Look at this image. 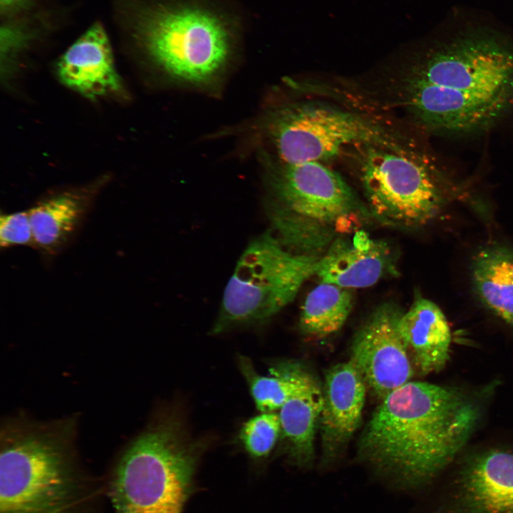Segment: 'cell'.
I'll list each match as a JSON object with an SVG mask.
<instances>
[{"mask_svg": "<svg viewBox=\"0 0 513 513\" xmlns=\"http://www.w3.org/2000/svg\"><path fill=\"white\" fill-rule=\"evenodd\" d=\"M351 289L321 281L306 296L301 308L299 326L308 336L323 338L338 331L353 305Z\"/></svg>", "mask_w": 513, "mask_h": 513, "instance_id": "cell-19", "label": "cell"}, {"mask_svg": "<svg viewBox=\"0 0 513 513\" xmlns=\"http://www.w3.org/2000/svg\"><path fill=\"white\" fill-rule=\"evenodd\" d=\"M367 147L361 179L370 214L383 224L405 229L431 222L450 195L439 170L390 145Z\"/></svg>", "mask_w": 513, "mask_h": 513, "instance_id": "cell-7", "label": "cell"}, {"mask_svg": "<svg viewBox=\"0 0 513 513\" xmlns=\"http://www.w3.org/2000/svg\"><path fill=\"white\" fill-rule=\"evenodd\" d=\"M280 434L279 414L261 413L244 423L239 432V440L250 457L263 459L269 455Z\"/></svg>", "mask_w": 513, "mask_h": 513, "instance_id": "cell-22", "label": "cell"}, {"mask_svg": "<svg viewBox=\"0 0 513 513\" xmlns=\"http://www.w3.org/2000/svg\"><path fill=\"white\" fill-rule=\"evenodd\" d=\"M277 153L286 165L328 160L356 144L390 145L383 130L359 115L314 103L281 110L270 128Z\"/></svg>", "mask_w": 513, "mask_h": 513, "instance_id": "cell-8", "label": "cell"}, {"mask_svg": "<svg viewBox=\"0 0 513 513\" xmlns=\"http://www.w3.org/2000/svg\"><path fill=\"white\" fill-rule=\"evenodd\" d=\"M56 73L64 86L90 100L124 92L108 36L100 22L93 24L65 51L58 60Z\"/></svg>", "mask_w": 513, "mask_h": 513, "instance_id": "cell-13", "label": "cell"}, {"mask_svg": "<svg viewBox=\"0 0 513 513\" xmlns=\"http://www.w3.org/2000/svg\"><path fill=\"white\" fill-rule=\"evenodd\" d=\"M180 421L166 419L127 449L110 485L114 513H182L200 452Z\"/></svg>", "mask_w": 513, "mask_h": 513, "instance_id": "cell-4", "label": "cell"}, {"mask_svg": "<svg viewBox=\"0 0 513 513\" xmlns=\"http://www.w3.org/2000/svg\"><path fill=\"white\" fill-rule=\"evenodd\" d=\"M60 428L17 425L2 433L0 513H64L69 508L76 485L70 438Z\"/></svg>", "mask_w": 513, "mask_h": 513, "instance_id": "cell-5", "label": "cell"}, {"mask_svg": "<svg viewBox=\"0 0 513 513\" xmlns=\"http://www.w3.org/2000/svg\"><path fill=\"white\" fill-rule=\"evenodd\" d=\"M322 406V387L314 378L279 409L286 451L297 466L309 467L314 461V440Z\"/></svg>", "mask_w": 513, "mask_h": 513, "instance_id": "cell-18", "label": "cell"}, {"mask_svg": "<svg viewBox=\"0 0 513 513\" xmlns=\"http://www.w3.org/2000/svg\"><path fill=\"white\" fill-rule=\"evenodd\" d=\"M492 388L409 381L376 408L360 436L358 457L400 489L432 487L477 428Z\"/></svg>", "mask_w": 513, "mask_h": 513, "instance_id": "cell-1", "label": "cell"}, {"mask_svg": "<svg viewBox=\"0 0 513 513\" xmlns=\"http://www.w3.org/2000/svg\"><path fill=\"white\" fill-rule=\"evenodd\" d=\"M240 370L250 388L252 396L261 413L274 412L291 397L314 379L296 363H283L273 366L270 376L259 374L246 356L238 358Z\"/></svg>", "mask_w": 513, "mask_h": 513, "instance_id": "cell-20", "label": "cell"}, {"mask_svg": "<svg viewBox=\"0 0 513 513\" xmlns=\"http://www.w3.org/2000/svg\"><path fill=\"white\" fill-rule=\"evenodd\" d=\"M388 244L357 232L351 240L337 239L320 256L315 275L321 281L346 289L366 288L394 271Z\"/></svg>", "mask_w": 513, "mask_h": 513, "instance_id": "cell-14", "label": "cell"}, {"mask_svg": "<svg viewBox=\"0 0 513 513\" xmlns=\"http://www.w3.org/2000/svg\"><path fill=\"white\" fill-rule=\"evenodd\" d=\"M35 0H0L2 19L14 17L29 11Z\"/></svg>", "mask_w": 513, "mask_h": 513, "instance_id": "cell-24", "label": "cell"}, {"mask_svg": "<svg viewBox=\"0 0 513 513\" xmlns=\"http://www.w3.org/2000/svg\"><path fill=\"white\" fill-rule=\"evenodd\" d=\"M442 480L429 513H513V447L460 454Z\"/></svg>", "mask_w": 513, "mask_h": 513, "instance_id": "cell-10", "label": "cell"}, {"mask_svg": "<svg viewBox=\"0 0 513 513\" xmlns=\"http://www.w3.org/2000/svg\"><path fill=\"white\" fill-rule=\"evenodd\" d=\"M27 13V12H26ZM26 13L3 19L0 28L1 73L8 77L21 55L38 39L46 30L40 17Z\"/></svg>", "mask_w": 513, "mask_h": 513, "instance_id": "cell-21", "label": "cell"}, {"mask_svg": "<svg viewBox=\"0 0 513 513\" xmlns=\"http://www.w3.org/2000/svg\"><path fill=\"white\" fill-rule=\"evenodd\" d=\"M0 245L2 248L34 246L28 210L1 215Z\"/></svg>", "mask_w": 513, "mask_h": 513, "instance_id": "cell-23", "label": "cell"}, {"mask_svg": "<svg viewBox=\"0 0 513 513\" xmlns=\"http://www.w3.org/2000/svg\"><path fill=\"white\" fill-rule=\"evenodd\" d=\"M130 33L143 54L167 74L202 83L231 59L244 28L228 0H133Z\"/></svg>", "mask_w": 513, "mask_h": 513, "instance_id": "cell-3", "label": "cell"}, {"mask_svg": "<svg viewBox=\"0 0 513 513\" xmlns=\"http://www.w3.org/2000/svg\"><path fill=\"white\" fill-rule=\"evenodd\" d=\"M271 185L266 212L271 227L338 228L349 217L367 212L343 177L321 162L286 165Z\"/></svg>", "mask_w": 513, "mask_h": 513, "instance_id": "cell-9", "label": "cell"}, {"mask_svg": "<svg viewBox=\"0 0 513 513\" xmlns=\"http://www.w3.org/2000/svg\"><path fill=\"white\" fill-rule=\"evenodd\" d=\"M319 257L290 251L271 229L258 236L236 264L210 333L272 318L315 275Z\"/></svg>", "mask_w": 513, "mask_h": 513, "instance_id": "cell-6", "label": "cell"}, {"mask_svg": "<svg viewBox=\"0 0 513 513\" xmlns=\"http://www.w3.org/2000/svg\"><path fill=\"white\" fill-rule=\"evenodd\" d=\"M470 276L481 303L513 329V250L484 247L473 256Z\"/></svg>", "mask_w": 513, "mask_h": 513, "instance_id": "cell-17", "label": "cell"}, {"mask_svg": "<svg viewBox=\"0 0 513 513\" xmlns=\"http://www.w3.org/2000/svg\"><path fill=\"white\" fill-rule=\"evenodd\" d=\"M403 314L392 302L378 306L354 336L350 361L366 385L381 400L414 375L399 322Z\"/></svg>", "mask_w": 513, "mask_h": 513, "instance_id": "cell-11", "label": "cell"}, {"mask_svg": "<svg viewBox=\"0 0 513 513\" xmlns=\"http://www.w3.org/2000/svg\"><path fill=\"white\" fill-rule=\"evenodd\" d=\"M399 328L414 370L425 375L441 370L450 360L451 331L433 301L418 296L403 313Z\"/></svg>", "mask_w": 513, "mask_h": 513, "instance_id": "cell-15", "label": "cell"}, {"mask_svg": "<svg viewBox=\"0 0 513 513\" xmlns=\"http://www.w3.org/2000/svg\"><path fill=\"white\" fill-rule=\"evenodd\" d=\"M403 92L408 112L432 131H484L513 110V49L494 35H460L415 61Z\"/></svg>", "mask_w": 513, "mask_h": 513, "instance_id": "cell-2", "label": "cell"}, {"mask_svg": "<svg viewBox=\"0 0 513 513\" xmlns=\"http://www.w3.org/2000/svg\"><path fill=\"white\" fill-rule=\"evenodd\" d=\"M95 188L53 195L28 209L34 247L50 255L62 249L85 217Z\"/></svg>", "mask_w": 513, "mask_h": 513, "instance_id": "cell-16", "label": "cell"}, {"mask_svg": "<svg viewBox=\"0 0 513 513\" xmlns=\"http://www.w3.org/2000/svg\"><path fill=\"white\" fill-rule=\"evenodd\" d=\"M366 386L362 375L350 360L326 370L319 420L323 465L338 458L358 428Z\"/></svg>", "mask_w": 513, "mask_h": 513, "instance_id": "cell-12", "label": "cell"}]
</instances>
